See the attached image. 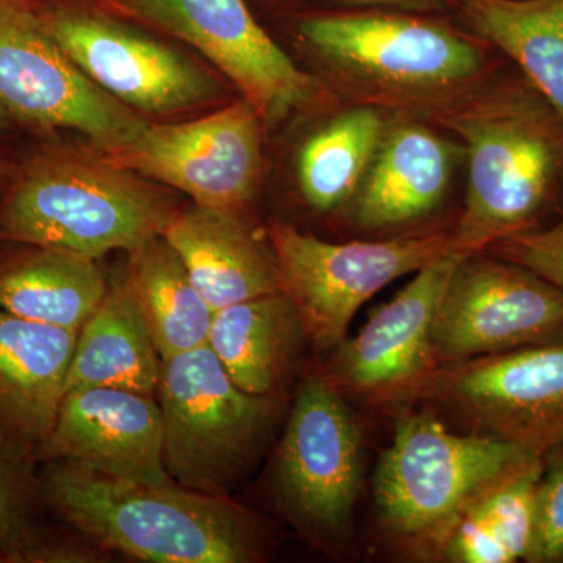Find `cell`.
<instances>
[{"mask_svg":"<svg viewBox=\"0 0 563 563\" xmlns=\"http://www.w3.org/2000/svg\"><path fill=\"white\" fill-rule=\"evenodd\" d=\"M292 35L336 98L390 114L431 121L490 79L485 41L426 18L384 11L303 14Z\"/></svg>","mask_w":563,"mask_h":563,"instance_id":"1","label":"cell"},{"mask_svg":"<svg viewBox=\"0 0 563 563\" xmlns=\"http://www.w3.org/2000/svg\"><path fill=\"white\" fill-rule=\"evenodd\" d=\"M43 501L99 550L154 563H252L266 550L261 521L229 496L146 484L47 462Z\"/></svg>","mask_w":563,"mask_h":563,"instance_id":"2","label":"cell"},{"mask_svg":"<svg viewBox=\"0 0 563 563\" xmlns=\"http://www.w3.org/2000/svg\"><path fill=\"white\" fill-rule=\"evenodd\" d=\"M431 122L463 141L468 187L453 250L472 255L531 231L563 173V118L531 84L490 81Z\"/></svg>","mask_w":563,"mask_h":563,"instance_id":"3","label":"cell"},{"mask_svg":"<svg viewBox=\"0 0 563 563\" xmlns=\"http://www.w3.org/2000/svg\"><path fill=\"white\" fill-rule=\"evenodd\" d=\"M179 210L155 181L101 154L47 150L10 181L0 236L99 261L163 235Z\"/></svg>","mask_w":563,"mask_h":563,"instance_id":"4","label":"cell"},{"mask_svg":"<svg viewBox=\"0 0 563 563\" xmlns=\"http://www.w3.org/2000/svg\"><path fill=\"white\" fill-rule=\"evenodd\" d=\"M163 455L174 483L229 496L272 435L274 395L242 390L209 344L162 363Z\"/></svg>","mask_w":563,"mask_h":563,"instance_id":"5","label":"cell"},{"mask_svg":"<svg viewBox=\"0 0 563 563\" xmlns=\"http://www.w3.org/2000/svg\"><path fill=\"white\" fill-rule=\"evenodd\" d=\"M529 457L493 437L455 433L431 412L398 410L373 498L388 536L421 553L470 498Z\"/></svg>","mask_w":563,"mask_h":563,"instance_id":"6","label":"cell"},{"mask_svg":"<svg viewBox=\"0 0 563 563\" xmlns=\"http://www.w3.org/2000/svg\"><path fill=\"white\" fill-rule=\"evenodd\" d=\"M113 13L187 43L276 128L328 111L336 96L266 33L246 0H101Z\"/></svg>","mask_w":563,"mask_h":563,"instance_id":"7","label":"cell"},{"mask_svg":"<svg viewBox=\"0 0 563 563\" xmlns=\"http://www.w3.org/2000/svg\"><path fill=\"white\" fill-rule=\"evenodd\" d=\"M409 404L542 457L563 443V339L433 366L390 406Z\"/></svg>","mask_w":563,"mask_h":563,"instance_id":"8","label":"cell"},{"mask_svg":"<svg viewBox=\"0 0 563 563\" xmlns=\"http://www.w3.org/2000/svg\"><path fill=\"white\" fill-rule=\"evenodd\" d=\"M0 106L35 131L80 133L102 155L150 124L85 76L29 0H0Z\"/></svg>","mask_w":563,"mask_h":563,"instance_id":"9","label":"cell"},{"mask_svg":"<svg viewBox=\"0 0 563 563\" xmlns=\"http://www.w3.org/2000/svg\"><path fill=\"white\" fill-rule=\"evenodd\" d=\"M38 11L85 76L139 114L190 113L222 96L198 62L101 3L62 0Z\"/></svg>","mask_w":563,"mask_h":563,"instance_id":"10","label":"cell"},{"mask_svg":"<svg viewBox=\"0 0 563 563\" xmlns=\"http://www.w3.org/2000/svg\"><path fill=\"white\" fill-rule=\"evenodd\" d=\"M268 235L279 263L282 290L322 351H333L346 339L355 313L376 292L454 252L453 232L444 231L385 242L331 243L273 220Z\"/></svg>","mask_w":563,"mask_h":563,"instance_id":"11","label":"cell"},{"mask_svg":"<svg viewBox=\"0 0 563 563\" xmlns=\"http://www.w3.org/2000/svg\"><path fill=\"white\" fill-rule=\"evenodd\" d=\"M362 476V433L342 391L321 373L302 380L277 448L274 488L310 542L350 532Z\"/></svg>","mask_w":563,"mask_h":563,"instance_id":"12","label":"cell"},{"mask_svg":"<svg viewBox=\"0 0 563 563\" xmlns=\"http://www.w3.org/2000/svg\"><path fill=\"white\" fill-rule=\"evenodd\" d=\"M561 339V288L487 252L466 255L455 266L431 331L437 365Z\"/></svg>","mask_w":563,"mask_h":563,"instance_id":"13","label":"cell"},{"mask_svg":"<svg viewBox=\"0 0 563 563\" xmlns=\"http://www.w3.org/2000/svg\"><path fill=\"white\" fill-rule=\"evenodd\" d=\"M265 129L242 98L198 120L150 122L129 146L103 157L184 192L196 206L244 210L261 188Z\"/></svg>","mask_w":563,"mask_h":563,"instance_id":"14","label":"cell"},{"mask_svg":"<svg viewBox=\"0 0 563 563\" xmlns=\"http://www.w3.org/2000/svg\"><path fill=\"white\" fill-rule=\"evenodd\" d=\"M463 257L450 252L415 273L413 280L377 310L357 335L346 336L333 350L322 376L343 395L390 406L407 385L437 366L432 322Z\"/></svg>","mask_w":563,"mask_h":563,"instance_id":"15","label":"cell"},{"mask_svg":"<svg viewBox=\"0 0 563 563\" xmlns=\"http://www.w3.org/2000/svg\"><path fill=\"white\" fill-rule=\"evenodd\" d=\"M36 457L117 479L172 484L163 455L162 410L154 396L121 388L66 393Z\"/></svg>","mask_w":563,"mask_h":563,"instance_id":"16","label":"cell"},{"mask_svg":"<svg viewBox=\"0 0 563 563\" xmlns=\"http://www.w3.org/2000/svg\"><path fill=\"white\" fill-rule=\"evenodd\" d=\"M461 147L418 117L391 114L376 157L355 192L352 220L365 229L409 224L442 203Z\"/></svg>","mask_w":563,"mask_h":563,"instance_id":"17","label":"cell"},{"mask_svg":"<svg viewBox=\"0 0 563 563\" xmlns=\"http://www.w3.org/2000/svg\"><path fill=\"white\" fill-rule=\"evenodd\" d=\"M163 236L213 312L282 290L268 229L252 224L244 210L192 203L179 210Z\"/></svg>","mask_w":563,"mask_h":563,"instance_id":"18","label":"cell"},{"mask_svg":"<svg viewBox=\"0 0 563 563\" xmlns=\"http://www.w3.org/2000/svg\"><path fill=\"white\" fill-rule=\"evenodd\" d=\"M77 336L0 310V429L35 454L57 420Z\"/></svg>","mask_w":563,"mask_h":563,"instance_id":"19","label":"cell"},{"mask_svg":"<svg viewBox=\"0 0 563 563\" xmlns=\"http://www.w3.org/2000/svg\"><path fill=\"white\" fill-rule=\"evenodd\" d=\"M542 457H529L474 493L421 555L451 563L526 561Z\"/></svg>","mask_w":563,"mask_h":563,"instance_id":"20","label":"cell"},{"mask_svg":"<svg viewBox=\"0 0 563 563\" xmlns=\"http://www.w3.org/2000/svg\"><path fill=\"white\" fill-rule=\"evenodd\" d=\"M302 335L301 314L280 290L214 310L207 344L242 390L276 395Z\"/></svg>","mask_w":563,"mask_h":563,"instance_id":"21","label":"cell"},{"mask_svg":"<svg viewBox=\"0 0 563 563\" xmlns=\"http://www.w3.org/2000/svg\"><path fill=\"white\" fill-rule=\"evenodd\" d=\"M162 363L124 277L81 325L65 395L81 388H121L154 396Z\"/></svg>","mask_w":563,"mask_h":563,"instance_id":"22","label":"cell"},{"mask_svg":"<svg viewBox=\"0 0 563 563\" xmlns=\"http://www.w3.org/2000/svg\"><path fill=\"white\" fill-rule=\"evenodd\" d=\"M391 114L351 106L307 133L295 155L299 195L310 209L331 213L350 206L376 157Z\"/></svg>","mask_w":563,"mask_h":563,"instance_id":"23","label":"cell"},{"mask_svg":"<svg viewBox=\"0 0 563 563\" xmlns=\"http://www.w3.org/2000/svg\"><path fill=\"white\" fill-rule=\"evenodd\" d=\"M32 247L0 266V310L80 331L109 290L98 261L54 247Z\"/></svg>","mask_w":563,"mask_h":563,"instance_id":"24","label":"cell"},{"mask_svg":"<svg viewBox=\"0 0 563 563\" xmlns=\"http://www.w3.org/2000/svg\"><path fill=\"white\" fill-rule=\"evenodd\" d=\"M124 277L163 362L207 344L213 310L165 236L131 252Z\"/></svg>","mask_w":563,"mask_h":563,"instance_id":"25","label":"cell"},{"mask_svg":"<svg viewBox=\"0 0 563 563\" xmlns=\"http://www.w3.org/2000/svg\"><path fill=\"white\" fill-rule=\"evenodd\" d=\"M462 14L563 118V0H462Z\"/></svg>","mask_w":563,"mask_h":563,"instance_id":"26","label":"cell"},{"mask_svg":"<svg viewBox=\"0 0 563 563\" xmlns=\"http://www.w3.org/2000/svg\"><path fill=\"white\" fill-rule=\"evenodd\" d=\"M35 457L0 429V554L5 562H66L74 543L49 539L35 521L43 501Z\"/></svg>","mask_w":563,"mask_h":563,"instance_id":"27","label":"cell"},{"mask_svg":"<svg viewBox=\"0 0 563 563\" xmlns=\"http://www.w3.org/2000/svg\"><path fill=\"white\" fill-rule=\"evenodd\" d=\"M529 563H563V443L542 455Z\"/></svg>","mask_w":563,"mask_h":563,"instance_id":"28","label":"cell"},{"mask_svg":"<svg viewBox=\"0 0 563 563\" xmlns=\"http://www.w3.org/2000/svg\"><path fill=\"white\" fill-rule=\"evenodd\" d=\"M484 252L525 266L563 291V217L551 228L507 236Z\"/></svg>","mask_w":563,"mask_h":563,"instance_id":"29","label":"cell"},{"mask_svg":"<svg viewBox=\"0 0 563 563\" xmlns=\"http://www.w3.org/2000/svg\"><path fill=\"white\" fill-rule=\"evenodd\" d=\"M344 7H406V9H428L442 0H328Z\"/></svg>","mask_w":563,"mask_h":563,"instance_id":"30","label":"cell"},{"mask_svg":"<svg viewBox=\"0 0 563 563\" xmlns=\"http://www.w3.org/2000/svg\"><path fill=\"white\" fill-rule=\"evenodd\" d=\"M16 124L18 122L10 117L9 111H7L5 109H3L2 106H0V136L5 135V133H9L11 129H13Z\"/></svg>","mask_w":563,"mask_h":563,"instance_id":"31","label":"cell"},{"mask_svg":"<svg viewBox=\"0 0 563 563\" xmlns=\"http://www.w3.org/2000/svg\"><path fill=\"white\" fill-rule=\"evenodd\" d=\"M14 174H16V169L13 166L9 165V163L0 162V188L9 185L13 180Z\"/></svg>","mask_w":563,"mask_h":563,"instance_id":"32","label":"cell"},{"mask_svg":"<svg viewBox=\"0 0 563 563\" xmlns=\"http://www.w3.org/2000/svg\"><path fill=\"white\" fill-rule=\"evenodd\" d=\"M263 2L269 3V5H277V3L285 2V0H263Z\"/></svg>","mask_w":563,"mask_h":563,"instance_id":"33","label":"cell"},{"mask_svg":"<svg viewBox=\"0 0 563 563\" xmlns=\"http://www.w3.org/2000/svg\"><path fill=\"white\" fill-rule=\"evenodd\" d=\"M0 562H5V559H3L2 554H0Z\"/></svg>","mask_w":563,"mask_h":563,"instance_id":"34","label":"cell"}]
</instances>
